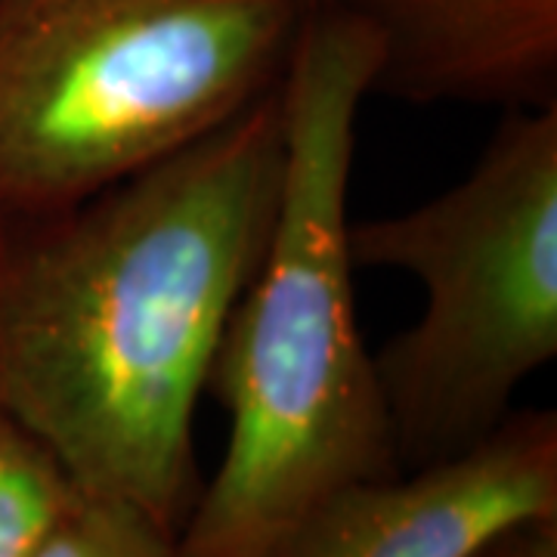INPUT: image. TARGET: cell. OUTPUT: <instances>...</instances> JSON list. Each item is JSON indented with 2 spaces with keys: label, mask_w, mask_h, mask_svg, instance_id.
I'll use <instances>...</instances> for the list:
<instances>
[{
  "label": "cell",
  "mask_w": 557,
  "mask_h": 557,
  "mask_svg": "<svg viewBox=\"0 0 557 557\" xmlns=\"http://www.w3.org/2000/svg\"><path fill=\"white\" fill-rule=\"evenodd\" d=\"M282 177L278 84L97 196L0 220V406L84 496L183 530L201 490L196 406L267 255Z\"/></svg>",
  "instance_id": "cell-1"
},
{
  "label": "cell",
  "mask_w": 557,
  "mask_h": 557,
  "mask_svg": "<svg viewBox=\"0 0 557 557\" xmlns=\"http://www.w3.org/2000/svg\"><path fill=\"white\" fill-rule=\"evenodd\" d=\"M379 60L369 22L338 0L310 3L282 78L276 226L208 375L230 443L177 533V557H263L322 498L403 471L347 248L359 106Z\"/></svg>",
  "instance_id": "cell-2"
},
{
  "label": "cell",
  "mask_w": 557,
  "mask_h": 557,
  "mask_svg": "<svg viewBox=\"0 0 557 557\" xmlns=\"http://www.w3.org/2000/svg\"><path fill=\"white\" fill-rule=\"evenodd\" d=\"M313 0H0V220L97 196L276 90Z\"/></svg>",
  "instance_id": "cell-3"
},
{
  "label": "cell",
  "mask_w": 557,
  "mask_h": 557,
  "mask_svg": "<svg viewBox=\"0 0 557 557\" xmlns=\"http://www.w3.org/2000/svg\"><path fill=\"white\" fill-rule=\"evenodd\" d=\"M347 248L424 292L421 317L372 354L399 468L468 453L557 357V102L508 109L456 186L350 223Z\"/></svg>",
  "instance_id": "cell-4"
},
{
  "label": "cell",
  "mask_w": 557,
  "mask_h": 557,
  "mask_svg": "<svg viewBox=\"0 0 557 557\" xmlns=\"http://www.w3.org/2000/svg\"><path fill=\"white\" fill-rule=\"evenodd\" d=\"M536 518H557V416L515 409L468 453L322 498L263 557H471Z\"/></svg>",
  "instance_id": "cell-5"
},
{
  "label": "cell",
  "mask_w": 557,
  "mask_h": 557,
  "mask_svg": "<svg viewBox=\"0 0 557 557\" xmlns=\"http://www.w3.org/2000/svg\"><path fill=\"white\" fill-rule=\"evenodd\" d=\"M381 44L372 94L536 109L557 102V0H338Z\"/></svg>",
  "instance_id": "cell-6"
},
{
  "label": "cell",
  "mask_w": 557,
  "mask_h": 557,
  "mask_svg": "<svg viewBox=\"0 0 557 557\" xmlns=\"http://www.w3.org/2000/svg\"><path fill=\"white\" fill-rule=\"evenodd\" d=\"M81 490L50 446L0 406V557H35Z\"/></svg>",
  "instance_id": "cell-7"
},
{
  "label": "cell",
  "mask_w": 557,
  "mask_h": 557,
  "mask_svg": "<svg viewBox=\"0 0 557 557\" xmlns=\"http://www.w3.org/2000/svg\"><path fill=\"white\" fill-rule=\"evenodd\" d=\"M35 557H177V536L124 502L81 493Z\"/></svg>",
  "instance_id": "cell-8"
},
{
  "label": "cell",
  "mask_w": 557,
  "mask_h": 557,
  "mask_svg": "<svg viewBox=\"0 0 557 557\" xmlns=\"http://www.w3.org/2000/svg\"><path fill=\"white\" fill-rule=\"evenodd\" d=\"M471 557H557V518L523 520L490 539Z\"/></svg>",
  "instance_id": "cell-9"
}]
</instances>
